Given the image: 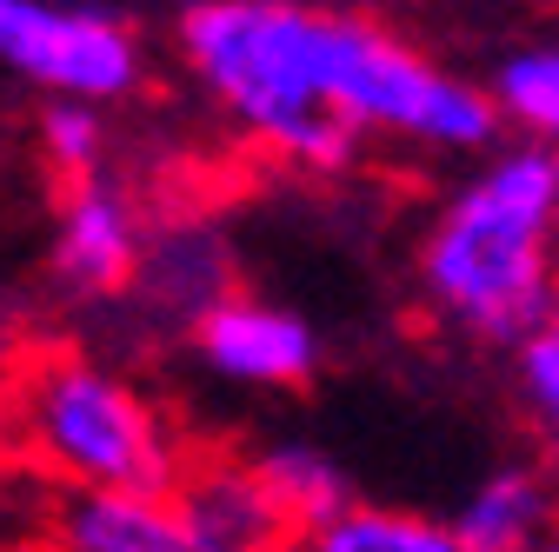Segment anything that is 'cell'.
<instances>
[{
    "label": "cell",
    "mask_w": 559,
    "mask_h": 552,
    "mask_svg": "<svg viewBox=\"0 0 559 552\" xmlns=\"http://www.w3.org/2000/svg\"><path fill=\"white\" fill-rule=\"evenodd\" d=\"M513 386H520V406H526L546 459L559 466V293H552L546 320L513 347Z\"/></svg>",
    "instance_id": "obj_15"
},
{
    "label": "cell",
    "mask_w": 559,
    "mask_h": 552,
    "mask_svg": "<svg viewBox=\"0 0 559 552\" xmlns=\"http://www.w3.org/2000/svg\"><path fill=\"white\" fill-rule=\"evenodd\" d=\"M453 532L466 552H539L559 532V500H552V472L533 459L479 472L453 506Z\"/></svg>",
    "instance_id": "obj_10"
},
{
    "label": "cell",
    "mask_w": 559,
    "mask_h": 552,
    "mask_svg": "<svg viewBox=\"0 0 559 552\" xmlns=\"http://www.w3.org/2000/svg\"><path fill=\"white\" fill-rule=\"evenodd\" d=\"M234 260H227V240L206 227V220H174V227H154L147 233V260H140V280L133 293H147L154 307L180 313L187 326L206 320L221 300H234Z\"/></svg>",
    "instance_id": "obj_11"
},
{
    "label": "cell",
    "mask_w": 559,
    "mask_h": 552,
    "mask_svg": "<svg viewBox=\"0 0 559 552\" xmlns=\"http://www.w3.org/2000/svg\"><path fill=\"white\" fill-rule=\"evenodd\" d=\"M253 479H260V493L273 500V513L287 519L294 539L354 506V479H346L340 459L320 453L313 440H273V446H260L253 453Z\"/></svg>",
    "instance_id": "obj_12"
},
{
    "label": "cell",
    "mask_w": 559,
    "mask_h": 552,
    "mask_svg": "<svg viewBox=\"0 0 559 552\" xmlns=\"http://www.w3.org/2000/svg\"><path fill=\"white\" fill-rule=\"evenodd\" d=\"M0 67L47 100L114 107L147 81L140 34L81 0H0Z\"/></svg>",
    "instance_id": "obj_5"
},
{
    "label": "cell",
    "mask_w": 559,
    "mask_h": 552,
    "mask_svg": "<svg viewBox=\"0 0 559 552\" xmlns=\"http://www.w3.org/2000/svg\"><path fill=\"white\" fill-rule=\"evenodd\" d=\"M174 500H180L193 552H287L294 545L287 519L260 493L253 459H193Z\"/></svg>",
    "instance_id": "obj_9"
},
{
    "label": "cell",
    "mask_w": 559,
    "mask_h": 552,
    "mask_svg": "<svg viewBox=\"0 0 559 552\" xmlns=\"http://www.w3.org/2000/svg\"><path fill=\"white\" fill-rule=\"evenodd\" d=\"M486 100H493L500 127H513L526 147L559 154V34L507 47L493 81H486Z\"/></svg>",
    "instance_id": "obj_13"
},
{
    "label": "cell",
    "mask_w": 559,
    "mask_h": 552,
    "mask_svg": "<svg viewBox=\"0 0 559 552\" xmlns=\"http://www.w3.org/2000/svg\"><path fill=\"white\" fill-rule=\"evenodd\" d=\"M552 220H559V154H552Z\"/></svg>",
    "instance_id": "obj_19"
},
{
    "label": "cell",
    "mask_w": 559,
    "mask_h": 552,
    "mask_svg": "<svg viewBox=\"0 0 559 552\" xmlns=\"http://www.w3.org/2000/svg\"><path fill=\"white\" fill-rule=\"evenodd\" d=\"M313 27L307 0H193L180 14V60L240 141L300 173H346L367 141L313 107Z\"/></svg>",
    "instance_id": "obj_3"
},
{
    "label": "cell",
    "mask_w": 559,
    "mask_h": 552,
    "mask_svg": "<svg viewBox=\"0 0 559 552\" xmlns=\"http://www.w3.org/2000/svg\"><path fill=\"white\" fill-rule=\"evenodd\" d=\"M427 313L479 347H520L559 293V220L552 154L493 147L433 206L413 253Z\"/></svg>",
    "instance_id": "obj_1"
},
{
    "label": "cell",
    "mask_w": 559,
    "mask_h": 552,
    "mask_svg": "<svg viewBox=\"0 0 559 552\" xmlns=\"http://www.w3.org/2000/svg\"><path fill=\"white\" fill-rule=\"evenodd\" d=\"M27 552H47V545H27Z\"/></svg>",
    "instance_id": "obj_21"
},
{
    "label": "cell",
    "mask_w": 559,
    "mask_h": 552,
    "mask_svg": "<svg viewBox=\"0 0 559 552\" xmlns=\"http://www.w3.org/2000/svg\"><path fill=\"white\" fill-rule=\"evenodd\" d=\"M8 380H14V373L0 367V466H8Z\"/></svg>",
    "instance_id": "obj_18"
},
{
    "label": "cell",
    "mask_w": 559,
    "mask_h": 552,
    "mask_svg": "<svg viewBox=\"0 0 559 552\" xmlns=\"http://www.w3.org/2000/svg\"><path fill=\"white\" fill-rule=\"evenodd\" d=\"M40 154H47L53 173H67V187L100 180V160H107V107L47 100L40 107Z\"/></svg>",
    "instance_id": "obj_16"
},
{
    "label": "cell",
    "mask_w": 559,
    "mask_h": 552,
    "mask_svg": "<svg viewBox=\"0 0 559 552\" xmlns=\"http://www.w3.org/2000/svg\"><path fill=\"white\" fill-rule=\"evenodd\" d=\"M8 459L47 493H180L193 472L167 406L94 353H34L14 367Z\"/></svg>",
    "instance_id": "obj_2"
},
{
    "label": "cell",
    "mask_w": 559,
    "mask_h": 552,
    "mask_svg": "<svg viewBox=\"0 0 559 552\" xmlns=\"http://www.w3.org/2000/svg\"><path fill=\"white\" fill-rule=\"evenodd\" d=\"M539 552H559V532H552V539H546V545H539Z\"/></svg>",
    "instance_id": "obj_20"
},
{
    "label": "cell",
    "mask_w": 559,
    "mask_h": 552,
    "mask_svg": "<svg viewBox=\"0 0 559 552\" xmlns=\"http://www.w3.org/2000/svg\"><path fill=\"white\" fill-rule=\"evenodd\" d=\"M147 214L133 206L127 187H114L107 173L100 180H81L67 187L60 214H53V280L81 300H114L140 280V260H147Z\"/></svg>",
    "instance_id": "obj_7"
},
{
    "label": "cell",
    "mask_w": 559,
    "mask_h": 552,
    "mask_svg": "<svg viewBox=\"0 0 559 552\" xmlns=\"http://www.w3.org/2000/svg\"><path fill=\"white\" fill-rule=\"evenodd\" d=\"M313 107L346 127L354 141H386L413 154H493L500 113L486 87L460 81L427 47L406 34L367 21V14H333L320 8L313 27Z\"/></svg>",
    "instance_id": "obj_4"
},
{
    "label": "cell",
    "mask_w": 559,
    "mask_h": 552,
    "mask_svg": "<svg viewBox=\"0 0 559 552\" xmlns=\"http://www.w3.org/2000/svg\"><path fill=\"white\" fill-rule=\"evenodd\" d=\"M47 487L34 472H21L14 459L0 466V552H27V545H40V532H47Z\"/></svg>",
    "instance_id": "obj_17"
},
{
    "label": "cell",
    "mask_w": 559,
    "mask_h": 552,
    "mask_svg": "<svg viewBox=\"0 0 559 552\" xmlns=\"http://www.w3.org/2000/svg\"><path fill=\"white\" fill-rule=\"evenodd\" d=\"M200 367L227 380V386H253V393H287L307 386L320 367V333L313 320H300L294 307L260 300V293H234L206 320L187 326Z\"/></svg>",
    "instance_id": "obj_6"
},
{
    "label": "cell",
    "mask_w": 559,
    "mask_h": 552,
    "mask_svg": "<svg viewBox=\"0 0 559 552\" xmlns=\"http://www.w3.org/2000/svg\"><path fill=\"white\" fill-rule=\"evenodd\" d=\"M47 552H193L174 493H53Z\"/></svg>",
    "instance_id": "obj_8"
},
{
    "label": "cell",
    "mask_w": 559,
    "mask_h": 552,
    "mask_svg": "<svg viewBox=\"0 0 559 552\" xmlns=\"http://www.w3.org/2000/svg\"><path fill=\"white\" fill-rule=\"evenodd\" d=\"M287 552H466V545H460L453 519L413 513V506H380V500H354L326 526L300 532Z\"/></svg>",
    "instance_id": "obj_14"
}]
</instances>
